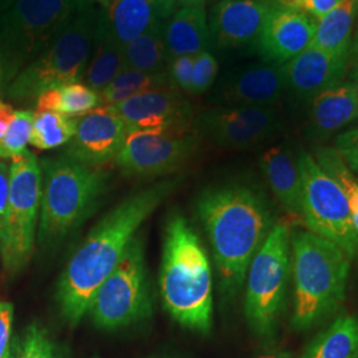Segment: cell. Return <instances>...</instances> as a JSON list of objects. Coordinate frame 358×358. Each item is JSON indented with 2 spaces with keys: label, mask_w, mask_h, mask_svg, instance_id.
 I'll return each mask as SVG.
<instances>
[{
  "label": "cell",
  "mask_w": 358,
  "mask_h": 358,
  "mask_svg": "<svg viewBox=\"0 0 358 358\" xmlns=\"http://www.w3.org/2000/svg\"><path fill=\"white\" fill-rule=\"evenodd\" d=\"M177 182L165 179L130 194L90 230L68 262L56 289L60 313L69 325L75 327L85 317L100 285L115 268L143 222L162 205Z\"/></svg>",
  "instance_id": "1"
},
{
  "label": "cell",
  "mask_w": 358,
  "mask_h": 358,
  "mask_svg": "<svg viewBox=\"0 0 358 358\" xmlns=\"http://www.w3.org/2000/svg\"><path fill=\"white\" fill-rule=\"evenodd\" d=\"M210 241L219 289L231 301L241 294L248 267L275 226L268 199L248 183H227L207 189L196 201Z\"/></svg>",
  "instance_id": "2"
},
{
  "label": "cell",
  "mask_w": 358,
  "mask_h": 358,
  "mask_svg": "<svg viewBox=\"0 0 358 358\" xmlns=\"http://www.w3.org/2000/svg\"><path fill=\"white\" fill-rule=\"evenodd\" d=\"M159 292L167 313L186 329L208 334L213 328V272L198 234L178 211L166 222Z\"/></svg>",
  "instance_id": "3"
},
{
  "label": "cell",
  "mask_w": 358,
  "mask_h": 358,
  "mask_svg": "<svg viewBox=\"0 0 358 358\" xmlns=\"http://www.w3.org/2000/svg\"><path fill=\"white\" fill-rule=\"evenodd\" d=\"M294 312L291 324L306 332L328 320L345 300L352 257L310 231L291 234Z\"/></svg>",
  "instance_id": "4"
},
{
  "label": "cell",
  "mask_w": 358,
  "mask_h": 358,
  "mask_svg": "<svg viewBox=\"0 0 358 358\" xmlns=\"http://www.w3.org/2000/svg\"><path fill=\"white\" fill-rule=\"evenodd\" d=\"M43 189L36 242L51 251L64 242L90 217L108 189L109 176L100 167H90L65 157L40 162Z\"/></svg>",
  "instance_id": "5"
},
{
  "label": "cell",
  "mask_w": 358,
  "mask_h": 358,
  "mask_svg": "<svg viewBox=\"0 0 358 358\" xmlns=\"http://www.w3.org/2000/svg\"><path fill=\"white\" fill-rule=\"evenodd\" d=\"M88 4V0H4L0 11L3 81L10 84Z\"/></svg>",
  "instance_id": "6"
},
{
  "label": "cell",
  "mask_w": 358,
  "mask_h": 358,
  "mask_svg": "<svg viewBox=\"0 0 358 358\" xmlns=\"http://www.w3.org/2000/svg\"><path fill=\"white\" fill-rule=\"evenodd\" d=\"M100 13L88 4L52 40L38 57L23 68L8 87V96L24 101L38 99L45 90L85 76L93 51Z\"/></svg>",
  "instance_id": "7"
},
{
  "label": "cell",
  "mask_w": 358,
  "mask_h": 358,
  "mask_svg": "<svg viewBox=\"0 0 358 358\" xmlns=\"http://www.w3.org/2000/svg\"><path fill=\"white\" fill-rule=\"evenodd\" d=\"M291 234L289 224L275 223L247 271L244 315L251 332L263 341L275 337L285 308Z\"/></svg>",
  "instance_id": "8"
},
{
  "label": "cell",
  "mask_w": 358,
  "mask_h": 358,
  "mask_svg": "<svg viewBox=\"0 0 358 358\" xmlns=\"http://www.w3.org/2000/svg\"><path fill=\"white\" fill-rule=\"evenodd\" d=\"M88 315L103 331H117L152 317L153 296L141 234L134 236L93 296Z\"/></svg>",
  "instance_id": "9"
},
{
  "label": "cell",
  "mask_w": 358,
  "mask_h": 358,
  "mask_svg": "<svg viewBox=\"0 0 358 358\" xmlns=\"http://www.w3.org/2000/svg\"><path fill=\"white\" fill-rule=\"evenodd\" d=\"M43 171L32 152L13 157L10 165V195L0 236L3 268L16 276L32 257L38 235Z\"/></svg>",
  "instance_id": "10"
},
{
  "label": "cell",
  "mask_w": 358,
  "mask_h": 358,
  "mask_svg": "<svg viewBox=\"0 0 358 358\" xmlns=\"http://www.w3.org/2000/svg\"><path fill=\"white\" fill-rule=\"evenodd\" d=\"M297 165L301 182V217L308 229L340 245L352 259L356 257L358 236L344 192L307 152L299 154Z\"/></svg>",
  "instance_id": "11"
},
{
  "label": "cell",
  "mask_w": 358,
  "mask_h": 358,
  "mask_svg": "<svg viewBox=\"0 0 358 358\" xmlns=\"http://www.w3.org/2000/svg\"><path fill=\"white\" fill-rule=\"evenodd\" d=\"M198 138L190 130H141L127 136L115 158L129 177H159L183 166L196 149Z\"/></svg>",
  "instance_id": "12"
},
{
  "label": "cell",
  "mask_w": 358,
  "mask_h": 358,
  "mask_svg": "<svg viewBox=\"0 0 358 358\" xmlns=\"http://www.w3.org/2000/svg\"><path fill=\"white\" fill-rule=\"evenodd\" d=\"M195 125L217 146L243 150L273 137L280 117L273 106H219L202 112Z\"/></svg>",
  "instance_id": "13"
},
{
  "label": "cell",
  "mask_w": 358,
  "mask_h": 358,
  "mask_svg": "<svg viewBox=\"0 0 358 358\" xmlns=\"http://www.w3.org/2000/svg\"><path fill=\"white\" fill-rule=\"evenodd\" d=\"M127 127L141 130H190L192 106L177 90H150L113 106H105Z\"/></svg>",
  "instance_id": "14"
},
{
  "label": "cell",
  "mask_w": 358,
  "mask_h": 358,
  "mask_svg": "<svg viewBox=\"0 0 358 358\" xmlns=\"http://www.w3.org/2000/svg\"><path fill=\"white\" fill-rule=\"evenodd\" d=\"M127 136L125 124L100 106L77 120L76 134L65 145L64 155L87 166L101 167L115 161Z\"/></svg>",
  "instance_id": "15"
},
{
  "label": "cell",
  "mask_w": 358,
  "mask_h": 358,
  "mask_svg": "<svg viewBox=\"0 0 358 358\" xmlns=\"http://www.w3.org/2000/svg\"><path fill=\"white\" fill-rule=\"evenodd\" d=\"M316 26L310 15L273 4L257 40L259 51L268 63L285 64L312 45Z\"/></svg>",
  "instance_id": "16"
},
{
  "label": "cell",
  "mask_w": 358,
  "mask_h": 358,
  "mask_svg": "<svg viewBox=\"0 0 358 358\" xmlns=\"http://www.w3.org/2000/svg\"><path fill=\"white\" fill-rule=\"evenodd\" d=\"M272 6L269 0H220L210 16L211 41L217 48L257 43Z\"/></svg>",
  "instance_id": "17"
},
{
  "label": "cell",
  "mask_w": 358,
  "mask_h": 358,
  "mask_svg": "<svg viewBox=\"0 0 358 358\" xmlns=\"http://www.w3.org/2000/svg\"><path fill=\"white\" fill-rule=\"evenodd\" d=\"M287 88L282 65H245L223 78L217 97L229 106H273Z\"/></svg>",
  "instance_id": "18"
},
{
  "label": "cell",
  "mask_w": 358,
  "mask_h": 358,
  "mask_svg": "<svg viewBox=\"0 0 358 358\" xmlns=\"http://www.w3.org/2000/svg\"><path fill=\"white\" fill-rule=\"evenodd\" d=\"M348 60L332 57L331 55L310 45L292 60L282 65L287 88L301 97H315L322 90L332 88L343 81Z\"/></svg>",
  "instance_id": "19"
},
{
  "label": "cell",
  "mask_w": 358,
  "mask_h": 358,
  "mask_svg": "<svg viewBox=\"0 0 358 358\" xmlns=\"http://www.w3.org/2000/svg\"><path fill=\"white\" fill-rule=\"evenodd\" d=\"M358 118L357 96L353 85L340 83L312 99L309 130L316 138H325Z\"/></svg>",
  "instance_id": "20"
},
{
  "label": "cell",
  "mask_w": 358,
  "mask_h": 358,
  "mask_svg": "<svg viewBox=\"0 0 358 358\" xmlns=\"http://www.w3.org/2000/svg\"><path fill=\"white\" fill-rule=\"evenodd\" d=\"M169 57L196 56L207 51L211 35L205 4L182 7L164 23Z\"/></svg>",
  "instance_id": "21"
},
{
  "label": "cell",
  "mask_w": 358,
  "mask_h": 358,
  "mask_svg": "<svg viewBox=\"0 0 358 358\" xmlns=\"http://www.w3.org/2000/svg\"><path fill=\"white\" fill-rule=\"evenodd\" d=\"M260 169L280 205L294 217H301V182L297 158L284 145L269 148L260 157Z\"/></svg>",
  "instance_id": "22"
},
{
  "label": "cell",
  "mask_w": 358,
  "mask_h": 358,
  "mask_svg": "<svg viewBox=\"0 0 358 358\" xmlns=\"http://www.w3.org/2000/svg\"><path fill=\"white\" fill-rule=\"evenodd\" d=\"M358 16V0H344L317 20L312 45L336 59L348 60Z\"/></svg>",
  "instance_id": "23"
},
{
  "label": "cell",
  "mask_w": 358,
  "mask_h": 358,
  "mask_svg": "<svg viewBox=\"0 0 358 358\" xmlns=\"http://www.w3.org/2000/svg\"><path fill=\"white\" fill-rule=\"evenodd\" d=\"M125 68L124 47L115 40L106 16L101 11L96 28L90 63L84 76L87 85L96 92H101Z\"/></svg>",
  "instance_id": "24"
},
{
  "label": "cell",
  "mask_w": 358,
  "mask_h": 358,
  "mask_svg": "<svg viewBox=\"0 0 358 358\" xmlns=\"http://www.w3.org/2000/svg\"><path fill=\"white\" fill-rule=\"evenodd\" d=\"M103 13L113 36L122 47L162 22L152 0H110Z\"/></svg>",
  "instance_id": "25"
},
{
  "label": "cell",
  "mask_w": 358,
  "mask_h": 358,
  "mask_svg": "<svg viewBox=\"0 0 358 358\" xmlns=\"http://www.w3.org/2000/svg\"><path fill=\"white\" fill-rule=\"evenodd\" d=\"M300 358H358V316H338L310 341Z\"/></svg>",
  "instance_id": "26"
},
{
  "label": "cell",
  "mask_w": 358,
  "mask_h": 358,
  "mask_svg": "<svg viewBox=\"0 0 358 358\" xmlns=\"http://www.w3.org/2000/svg\"><path fill=\"white\" fill-rule=\"evenodd\" d=\"M100 106V93L80 81L45 90L36 99L38 112L48 110L71 118L88 115Z\"/></svg>",
  "instance_id": "27"
},
{
  "label": "cell",
  "mask_w": 358,
  "mask_h": 358,
  "mask_svg": "<svg viewBox=\"0 0 358 358\" xmlns=\"http://www.w3.org/2000/svg\"><path fill=\"white\" fill-rule=\"evenodd\" d=\"M127 68L146 73H167L169 53L164 38V22L150 27L141 36L124 45Z\"/></svg>",
  "instance_id": "28"
},
{
  "label": "cell",
  "mask_w": 358,
  "mask_h": 358,
  "mask_svg": "<svg viewBox=\"0 0 358 358\" xmlns=\"http://www.w3.org/2000/svg\"><path fill=\"white\" fill-rule=\"evenodd\" d=\"M166 88H173L169 73H146L125 68L99 93L101 106H113L140 93Z\"/></svg>",
  "instance_id": "29"
},
{
  "label": "cell",
  "mask_w": 358,
  "mask_h": 358,
  "mask_svg": "<svg viewBox=\"0 0 358 358\" xmlns=\"http://www.w3.org/2000/svg\"><path fill=\"white\" fill-rule=\"evenodd\" d=\"M77 120L55 112H35L29 143L40 150L66 145L76 134Z\"/></svg>",
  "instance_id": "30"
},
{
  "label": "cell",
  "mask_w": 358,
  "mask_h": 358,
  "mask_svg": "<svg viewBox=\"0 0 358 358\" xmlns=\"http://www.w3.org/2000/svg\"><path fill=\"white\" fill-rule=\"evenodd\" d=\"M315 161L322 171L340 186L344 192L352 214L353 227L358 236V179L348 167L341 155L334 148H321L316 152Z\"/></svg>",
  "instance_id": "31"
},
{
  "label": "cell",
  "mask_w": 358,
  "mask_h": 358,
  "mask_svg": "<svg viewBox=\"0 0 358 358\" xmlns=\"http://www.w3.org/2000/svg\"><path fill=\"white\" fill-rule=\"evenodd\" d=\"M11 358H62V352L47 328L31 322L13 338Z\"/></svg>",
  "instance_id": "32"
},
{
  "label": "cell",
  "mask_w": 358,
  "mask_h": 358,
  "mask_svg": "<svg viewBox=\"0 0 358 358\" xmlns=\"http://www.w3.org/2000/svg\"><path fill=\"white\" fill-rule=\"evenodd\" d=\"M34 112L15 110L10 127L0 146V159H8L24 153L31 138Z\"/></svg>",
  "instance_id": "33"
},
{
  "label": "cell",
  "mask_w": 358,
  "mask_h": 358,
  "mask_svg": "<svg viewBox=\"0 0 358 358\" xmlns=\"http://www.w3.org/2000/svg\"><path fill=\"white\" fill-rule=\"evenodd\" d=\"M217 57L211 52L205 51L194 57L192 83L189 93L201 94L214 84L217 76Z\"/></svg>",
  "instance_id": "34"
},
{
  "label": "cell",
  "mask_w": 358,
  "mask_h": 358,
  "mask_svg": "<svg viewBox=\"0 0 358 358\" xmlns=\"http://www.w3.org/2000/svg\"><path fill=\"white\" fill-rule=\"evenodd\" d=\"M195 56H178L169 62V78L176 90L189 92L192 83V66Z\"/></svg>",
  "instance_id": "35"
},
{
  "label": "cell",
  "mask_w": 358,
  "mask_h": 358,
  "mask_svg": "<svg viewBox=\"0 0 358 358\" xmlns=\"http://www.w3.org/2000/svg\"><path fill=\"white\" fill-rule=\"evenodd\" d=\"M334 149L345 161L348 167L358 173V127L349 129L336 137Z\"/></svg>",
  "instance_id": "36"
},
{
  "label": "cell",
  "mask_w": 358,
  "mask_h": 358,
  "mask_svg": "<svg viewBox=\"0 0 358 358\" xmlns=\"http://www.w3.org/2000/svg\"><path fill=\"white\" fill-rule=\"evenodd\" d=\"M278 4L289 7L294 10H300L303 13L310 15L316 20L331 13L341 1L344 0H276Z\"/></svg>",
  "instance_id": "37"
},
{
  "label": "cell",
  "mask_w": 358,
  "mask_h": 358,
  "mask_svg": "<svg viewBox=\"0 0 358 358\" xmlns=\"http://www.w3.org/2000/svg\"><path fill=\"white\" fill-rule=\"evenodd\" d=\"M13 306L0 301V358H11Z\"/></svg>",
  "instance_id": "38"
},
{
  "label": "cell",
  "mask_w": 358,
  "mask_h": 358,
  "mask_svg": "<svg viewBox=\"0 0 358 358\" xmlns=\"http://www.w3.org/2000/svg\"><path fill=\"white\" fill-rule=\"evenodd\" d=\"M10 195V166L0 159V236Z\"/></svg>",
  "instance_id": "39"
},
{
  "label": "cell",
  "mask_w": 358,
  "mask_h": 358,
  "mask_svg": "<svg viewBox=\"0 0 358 358\" xmlns=\"http://www.w3.org/2000/svg\"><path fill=\"white\" fill-rule=\"evenodd\" d=\"M13 113H15V109L13 106L10 103H4L0 99V146H1L3 140H4L7 129L10 127Z\"/></svg>",
  "instance_id": "40"
},
{
  "label": "cell",
  "mask_w": 358,
  "mask_h": 358,
  "mask_svg": "<svg viewBox=\"0 0 358 358\" xmlns=\"http://www.w3.org/2000/svg\"><path fill=\"white\" fill-rule=\"evenodd\" d=\"M152 1L162 22L167 20L173 13H176V8L178 6V0H152Z\"/></svg>",
  "instance_id": "41"
},
{
  "label": "cell",
  "mask_w": 358,
  "mask_h": 358,
  "mask_svg": "<svg viewBox=\"0 0 358 358\" xmlns=\"http://www.w3.org/2000/svg\"><path fill=\"white\" fill-rule=\"evenodd\" d=\"M350 84H352L353 88H355L358 101V64L356 65V66L353 68V71L350 72Z\"/></svg>",
  "instance_id": "42"
},
{
  "label": "cell",
  "mask_w": 358,
  "mask_h": 358,
  "mask_svg": "<svg viewBox=\"0 0 358 358\" xmlns=\"http://www.w3.org/2000/svg\"><path fill=\"white\" fill-rule=\"evenodd\" d=\"M259 358H294V355L289 352H273V353L260 356Z\"/></svg>",
  "instance_id": "43"
},
{
  "label": "cell",
  "mask_w": 358,
  "mask_h": 358,
  "mask_svg": "<svg viewBox=\"0 0 358 358\" xmlns=\"http://www.w3.org/2000/svg\"><path fill=\"white\" fill-rule=\"evenodd\" d=\"M206 0H178V6L180 7H189V6H201L205 4Z\"/></svg>",
  "instance_id": "44"
},
{
  "label": "cell",
  "mask_w": 358,
  "mask_h": 358,
  "mask_svg": "<svg viewBox=\"0 0 358 358\" xmlns=\"http://www.w3.org/2000/svg\"><path fill=\"white\" fill-rule=\"evenodd\" d=\"M350 52L356 56L358 59V31L357 35H356V38H355V41H352V47H350Z\"/></svg>",
  "instance_id": "45"
},
{
  "label": "cell",
  "mask_w": 358,
  "mask_h": 358,
  "mask_svg": "<svg viewBox=\"0 0 358 358\" xmlns=\"http://www.w3.org/2000/svg\"><path fill=\"white\" fill-rule=\"evenodd\" d=\"M146 358H179L174 355H166V353H161V355H153V356H149Z\"/></svg>",
  "instance_id": "46"
},
{
  "label": "cell",
  "mask_w": 358,
  "mask_h": 358,
  "mask_svg": "<svg viewBox=\"0 0 358 358\" xmlns=\"http://www.w3.org/2000/svg\"><path fill=\"white\" fill-rule=\"evenodd\" d=\"M90 3H92V4H94V3H99L100 6H103V8H106V6L109 4V1L110 0H88Z\"/></svg>",
  "instance_id": "47"
},
{
  "label": "cell",
  "mask_w": 358,
  "mask_h": 358,
  "mask_svg": "<svg viewBox=\"0 0 358 358\" xmlns=\"http://www.w3.org/2000/svg\"><path fill=\"white\" fill-rule=\"evenodd\" d=\"M1 83H3V73H1V65H0V87H1Z\"/></svg>",
  "instance_id": "48"
},
{
  "label": "cell",
  "mask_w": 358,
  "mask_h": 358,
  "mask_svg": "<svg viewBox=\"0 0 358 358\" xmlns=\"http://www.w3.org/2000/svg\"><path fill=\"white\" fill-rule=\"evenodd\" d=\"M3 4H4V0H0V11H1V7H3Z\"/></svg>",
  "instance_id": "49"
}]
</instances>
